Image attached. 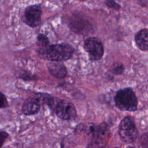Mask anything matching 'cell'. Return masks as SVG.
Here are the masks:
<instances>
[{
  "label": "cell",
  "mask_w": 148,
  "mask_h": 148,
  "mask_svg": "<svg viewBox=\"0 0 148 148\" xmlns=\"http://www.w3.org/2000/svg\"><path fill=\"white\" fill-rule=\"evenodd\" d=\"M40 98L41 102L46 103L60 119L64 120H71L76 118V110L71 102L46 95H40Z\"/></svg>",
  "instance_id": "cell-1"
},
{
  "label": "cell",
  "mask_w": 148,
  "mask_h": 148,
  "mask_svg": "<svg viewBox=\"0 0 148 148\" xmlns=\"http://www.w3.org/2000/svg\"><path fill=\"white\" fill-rule=\"evenodd\" d=\"M74 48L66 43L49 45L46 47H40L38 51L41 58L55 62L68 60L72 56Z\"/></svg>",
  "instance_id": "cell-2"
},
{
  "label": "cell",
  "mask_w": 148,
  "mask_h": 148,
  "mask_svg": "<svg viewBox=\"0 0 148 148\" xmlns=\"http://www.w3.org/2000/svg\"><path fill=\"white\" fill-rule=\"evenodd\" d=\"M116 106L121 110L134 112L138 108V99L131 88L119 90L114 96Z\"/></svg>",
  "instance_id": "cell-3"
},
{
  "label": "cell",
  "mask_w": 148,
  "mask_h": 148,
  "mask_svg": "<svg viewBox=\"0 0 148 148\" xmlns=\"http://www.w3.org/2000/svg\"><path fill=\"white\" fill-rule=\"evenodd\" d=\"M119 134L121 139L125 143H132L137 139L138 131L132 117L126 116L121 121Z\"/></svg>",
  "instance_id": "cell-4"
},
{
  "label": "cell",
  "mask_w": 148,
  "mask_h": 148,
  "mask_svg": "<svg viewBox=\"0 0 148 148\" xmlns=\"http://www.w3.org/2000/svg\"><path fill=\"white\" fill-rule=\"evenodd\" d=\"M84 49L88 53L90 60L92 61L100 60L104 53V47L102 42L95 37H90L85 40Z\"/></svg>",
  "instance_id": "cell-5"
},
{
  "label": "cell",
  "mask_w": 148,
  "mask_h": 148,
  "mask_svg": "<svg viewBox=\"0 0 148 148\" xmlns=\"http://www.w3.org/2000/svg\"><path fill=\"white\" fill-rule=\"evenodd\" d=\"M42 9L39 5H33L28 6L24 11L25 23L31 27L38 26L41 22Z\"/></svg>",
  "instance_id": "cell-6"
},
{
  "label": "cell",
  "mask_w": 148,
  "mask_h": 148,
  "mask_svg": "<svg viewBox=\"0 0 148 148\" xmlns=\"http://www.w3.org/2000/svg\"><path fill=\"white\" fill-rule=\"evenodd\" d=\"M41 101L38 95L27 98L22 106V112L24 115L31 116L38 113L40 109Z\"/></svg>",
  "instance_id": "cell-7"
},
{
  "label": "cell",
  "mask_w": 148,
  "mask_h": 148,
  "mask_svg": "<svg viewBox=\"0 0 148 148\" xmlns=\"http://www.w3.org/2000/svg\"><path fill=\"white\" fill-rule=\"evenodd\" d=\"M49 72L57 78H64L67 75L65 66L61 62L51 61L48 65Z\"/></svg>",
  "instance_id": "cell-8"
},
{
  "label": "cell",
  "mask_w": 148,
  "mask_h": 148,
  "mask_svg": "<svg viewBox=\"0 0 148 148\" xmlns=\"http://www.w3.org/2000/svg\"><path fill=\"white\" fill-rule=\"evenodd\" d=\"M135 41L137 47L142 51L148 50V29L143 28L139 31L135 35Z\"/></svg>",
  "instance_id": "cell-9"
},
{
  "label": "cell",
  "mask_w": 148,
  "mask_h": 148,
  "mask_svg": "<svg viewBox=\"0 0 148 148\" xmlns=\"http://www.w3.org/2000/svg\"><path fill=\"white\" fill-rule=\"evenodd\" d=\"M36 43L40 47H44L49 45V40L45 35L39 34L37 36Z\"/></svg>",
  "instance_id": "cell-10"
},
{
  "label": "cell",
  "mask_w": 148,
  "mask_h": 148,
  "mask_svg": "<svg viewBox=\"0 0 148 148\" xmlns=\"http://www.w3.org/2000/svg\"><path fill=\"white\" fill-rule=\"evenodd\" d=\"M124 69L125 67L123 64L117 62L113 65L112 67V72L116 75H120L123 73Z\"/></svg>",
  "instance_id": "cell-11"
},
{
  "label": "cell",
  "mask_w": 148,
  "mask_h": 148,
  "mask_svg": "<svg viewBox=\"0 0 148 148\" xmlns=\"http://www.w3.org/2000/svg\"><path fill=\"white\" fill-rule=\"evenodd\" d=\"M9 106V102L5 95L0 91V109H5Z\"/></svg>",
  "instance_id": "cell-12"
},
{
  "label": "cell",
  "mask_w": 148,
  "mask_h": 148,
  "mask_svg": "<svg viewBox=\"0 0 148 148\" xmlns=\"http://www.w3.org/2000/svg\"><path fill=\"white\" fill-rule=\"evenodd\" d=\"M104 3L108 8H112L114 10H119L121 8L120 5L114 0H105Z\"/></svg>",
  "instance_id": "cell-13"
},
{
  "label": "cell",
  "mask_w": 148,
  "mask_h": 148,
  "mask_svg": "<svg viewBox=\"0 0 148 148\" xmlns=\"http://www.w3.org/2000/svg\"><path fill=\"white\" fill-rule=\"evenodd\" d=\"M9 136V134L6 131L0 130V148H2Z\"/></svg>",
  "instance_id": "cell-14"
},
{
  "label": "cell",
  "mask_w": 148,
  "mask_h": 148,
  "mask_svg": "<svg viewBox=\"0 0 148 148\" xmlns=\"http://www.w3.org/2000/svg\"><path fill=\"white\" fill-rule=\"evenodd\" d=\"M18 77L24 80H30L33 79L32 75L27 71H23L18 75Z\"/></svg>",
  "instance_id": "cell-15"
},
{
  "label": "cell",
  "mask_w": 148,
  "mask_h": 148,
  "mask_svg": "<svg viewBox=\"0 0 148 148\" xmlns=\"http://www.w3.org/2000/svg\"><path fill=\"white\" fill-rule=\"evenodd\" d=\"M127 148H135V147H132V146H128Z\"/></svg>",
  "instance_id": "cell-16"
},
{
  "label": "cell",
  "mask_w": 148,
  "mask_h": 148,
  "mask_svg": "<svg viewBox=\"0 0 148 148\" xmlns=\"http://www.w3.org/2000/svg\"><path fill=\"white\" fill-rule=\"evenodd\" d=\"M79 1H85V0H79Z\"/></svg>",
  "instance_id": "cell-17"
},
{
  "label": "cell",
  "mask_w": 148,
  "mask_h": 148,
  "mask_svg": "<svg viewBox=\"0 0 148 148\" xmlns=\"http://www.w3.org/2000/svg\"><path fill=\"white\" fill-rule=\"evenodd\" d=\"M115 148H118V147H115Z\"/></svg>",
  "instance_id": "cell-18"
}]
</instances>
